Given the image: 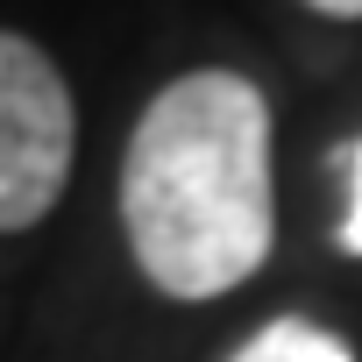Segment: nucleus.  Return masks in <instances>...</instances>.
<instances>
[{"label": "nucleus", "mask_w": 362, "mask_h": 362, "mask_svg": "<svg viewBox=\"0 0 362 362\" xmlns=\"http://www.w3.org/2000/svg\"><path fill=\"white\" fill-rule=\"evenodd\" d=\"M121 228L163 298H228L270 263V100L242 71L170 78L121 156Z\"/></svg>", "instance_id": "obj_1"}, {"label": "nucleus", "mask_w": 362, "mask_h": 362, "mask_svg": "<svg viewBox=\"0 0 362 362\" xmlns=\"http://www.w3.org/2000/svg\"><path fill=\"white\" fill-rule=\"evenodd\" d=\"M78 107L43 43L0 29V235L50 221L71 185Z\"/></svg>", "instance_id": "obj_2"}, {"label": "nucleus", "mask_w": 362, "mask_h": 362, "mask_svg": "<svg viewBox=\"0 0 362 362\" xmlns=\"http://www.w3.org/2000/svg\"><path fill=\"white\" fill-rule=\"evenodd\" d=\"M228 362H355V348H348L341 334L313 327V320H270V327H256Z\"/></svg>", "instance_id": "obj_3"}, {"label": "nucleus", "mask_w": 362, "mask_h": 362, "mask_svg": "<svg viewBox=\"0 0 362 362\" xmlns=\"http://www.w3.org/2000/svg\"><path fill=\"white\" fill-rule=\"evenodd\" d=\"M341 249L362 256V142H355V156H348V221H341Z\"/></svg>", "instance_id": "obj_4"}, {"label": "nucleus", "mask_w": 362, "mask_h": 362, "mask_svg": "<svg viewBox=\"0 0 362 362\" xmlns=\"http://www.w3.org/2000/svg\"><path fill=\"white\" fill-rule=\"evenodd\" d=\"M313 15H327V22H362V0H305Z\"/></svg>", "instance_id": "obj_5"}]
</instances>
